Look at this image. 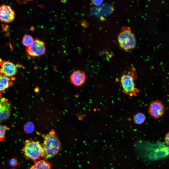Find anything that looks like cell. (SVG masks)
<instances>
[{
    "instance_id": "1",
    "label": "cell",
    "mask_w": 169,
    "mask_h": 169,
    "mask_svg": "<svg viewBox=\"0 0 169 169\" xmlns=\"http://www.w3.org/2000/svg\"><path fill=\"white\" fill-rule=\"evenodd\" d=\"M43 137L44 140L42 145L43 151V157L46 159L52 157L58 153L61 149V144L53 130L43 135Z\"/></svg>"
},
{
    "instance_id": "2",
    "label": "cell",
    "mask_w": 169,
    "mask_h": 169,
    "mask_svg": "<svg viewBox=\"0 0 169 169\" xmlns=\"http://www.w3.org/2000/svg\"><path fill=\"white\" fill-rule=\"evenodd\" d=\"M22 151L26 159L32 160L35 162L43 157L42 144L38 141L27 140Z\"/></svg>"
},
{
    "instance_id": "3",
    "label": "cell",
    "mask_w": 169,
    "mask_h": 169,
    "mask_svg": "<svg viewBox=\"0 0 169 169\" xmlns=\"http://www.w3.org/2000/svg\"><path fill=\"white\" fill-rule=\"evenodd\" d=\"M117 40L120 48L124 51L128 52L135 48L136 45L135 37L129 27L125 26L122 28L118 36Z\"/></svg>"
},
{
    "instance_id": "4",
    "label": "cell",
    "mask_w": 169,
    "mask_h": 169,
    "mask_svg": "<svg viewBox=\"0 0 169 169\" xmlns=\"http://www.w3.org/2000/svg\"><path fill=\"white\" fill-rule=\"evenodd\" d=\"M135 74L133 70L122 75L120 81L123 92L126 94L132 95L137 91L135 87L134 81Z\"/></svg>"
},
{
    "instance_id": "5",
    "label": "cell",
    "mask_w": 169,
    "mask_h": 169,
    "mask_svg": "<svg viewBox=\"0 0 169 169\" xmlns=\"http://www.w3.org/2000/svg\"><path fill=\"white\" fill-rule=\"evenodd\" d=\"M45 43L42 41L36 38L33 43L27 47L26 51L30 56L33 57L40 56L45 53Z\"/></svg>"
},
{
    "instance_id": "6",
    "label": "cell",
    "mask_w": 169,
    "mask_h": 169,
    "mask_svg": "<svg viewBox=\"0 0 169 169\" xmlns=\"http://www.w3.org/2000/svg\"><path fill=\"white\" fill-rule=\"evenodd\" d=\"M165 111V107L163 104L158 101L152 102L149 106L148 111L152 117L159 118L163 115Z\"/></svg>"
},
{
    "instance_id": "7",
    "label": "cell",
    "mask_w": 169,
    "mask_h": 169,
    "mask_svg": "<svg viewBox=\"0 0 169 169\" xmlns=\"http://www.w3.org/2000/svg\"><path fill=\"white\" fill-rule=\"evenodd\" d=\"M15 15V12L10 5L3 4L0 6V19L1 22H10L14 19Z\"/></svg>"
},
{
    "instance_id": "8",
    "label": "cell",
    "mask_w": 169,
    "mask_h": 169,
    "mask_svg": "<svg viewBox=\"0 0 169 169\" xmlns=\"http://www.w3.org/2000/svg\"><path fill=\"white\" fill-rule=\"evenodd\" d=\"M0 74L8 77L14 75L17 72V67L13 62L9 61H0Z\"/></svg>"
},
{
    "instance_id": "9",
    "label": "cell",
    "mask_w": 169,
    "mask_h": 169,
    "mask_svg": "<svg viewBox=\"0 0 169 169\" xmlns=\"http://www.w3.org/2000/svg\"><path fill=\"white\" fill-rule=\"evenodd\" d=\"M86 78V76L84 73L78 70L73 71L70 77L71 83L77 87L83 85L85 82Z\"/></svg>"
},
{
    "instance_id": "10",
    "label": "cell",
    "mask_w": 169,
    "mask_h": 169,
    "mask_svg": "<svg viewBox=\"0 0 169 169\" xmlns=\"http://www.w3.org/2000/svg\"><path fill=\"white\" fill-rule=\"evenodd\" d=\"M0 121H3L9 118L11 112V105L8 100L2 98L0 101Z\"/></svg>"
},
{
    "instance_id": "11",
    "label": "cell",
    "mask_w": 169,
    "mask_h": 169,
    "mask_svg": "<svg viewBox=\"0 0 169 169\" xmlns=\"http://www.w3.org/2000/svg\"><path fill=\"white\" fill-rule=\"evenodd\" d=\"M46 159H40L35 162L29 169H52L51 163Z\"/></svg>"
},
{
    "instance_id": "12",
    "label": "cell",
    "mask_w": 169,
    "mask_h": 169,
    "mask_svg": "<svg viewBox=\"0 0 169 169\" xmlns=\"http://www.w3.org/2000/svg\"><path fill=\"white\" fill-rule=\"evenodd\" d=\"M1 92H3L11 84L12 82L9 77L1 75L0 78Z\"/></svg>"
},
{
    "instance_id": "13",
    "label": "cell",
    "mask_w": 169,
    "mask_h": 169,
    "mask_svg": "<svg viewBox=\"0 0 169 169\" xmlns=\"http://www.w3.org/2000/svg\"><path fill=\"white\" fill-rule=\"evenodd\" d=\"M34 40L31 35H25L23 37L22 42L23 45L27 47L30 46L33 43Z\"/></svg>"
},
{
    "instance_id": "14",
    "label": "cell",
    "mask_w": 169,
    "mask_h": 169,
    "mask_svg": "<svg viewBox=\"0 0 169 169\" xmlns=\"http://www.w3.org/2000/svg\"><path fill=\"white\" fill-rule=\"evenodd\" d=\"M146 117L145 115L141 113H137L134 118V120L135 122L138 124L142 123L144 121Z\"/></svg>"
},
{
    "instance_id": "15",
    "label": "cell",
    "mask_w": 169,
    "mask_h": 169,
    "mask_svg": "<svg viewBox=\"0 0 169 169\" xmlns=\"http://www.w3.org/2000/svg\"><path fill=\"white\" fill-rule=\"evenodd\" d=\"M7 127L4 125H0V141H3L5 138V136L7 130Z\"/></svg>"
},
{
    "instance_id": "16",
    "label": "cell",
    "mask_w": 169,
    "mask_h": 169,
    "mask_svg": "<svg viewBox=\"0 0 169 169\" xmlns=\"http://www.w3.org/2000/svg\"><path fill=\"white\" fill-rule=\"evenodd\" d=\"M9 163L11 166L14 167L17 165L18 164V162L16 159L15 158H13L10 160Z\"/></svg>"
},
{
    "instance_id": "17",
    "label": "cell",
    "mask_w": 169,
    "mask_h": 169,
    "mask_svg": "<svg viewBox=\"0 0 169 169\" xmlns=\"http://www.w3.org/2000/svg\"><path fill=\"white\" fill-rule=\"evenodd\" d=\"M102 0H92V1L93 4L96 5H98L101 4L103 2Z\"/></svg>"
},
{
    "instance_id": "18",
    "label": "cell",
    "mask_w": 169,
    "mask_h": 169,
    "mask_svg": "<svg viewBox=\"0 0 169 169\" xmlns=\"http://www.w3.org/2000/svg\"><path fill=\"white\" fill-rule=\"evenodd\" d=\"M164 140L165 143L169 146V132L165 135Z\"/></svg>"
}]
</instances>
